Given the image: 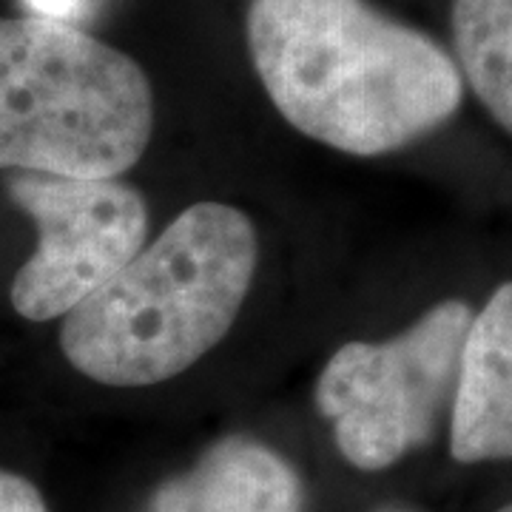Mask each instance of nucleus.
Masks as SVG:
<instances>
[{
  "label": "nucleus",
  "mask_w": 512,
  "mask_h": 512,
  "mask_svg": "<svg viewBox=\"0 0 512 512\" xmlns=\"http://www.w3.org/2000/svg\"><path fill=\"white\" fill-rule=\"evenodd\" d=\"M248 49L276 111L316 143L379 157L461 106L439 43L367 0H251Z\"/></svg>",
  "instance_id": "1"
},
{
  "label": "nucleus",
  "mask_w": 512,
  "mask_h": 512,
  "mask_svg": "<svg viewBox=\"0 0 512 512\" xmlns=\"http://www.w3.org/2000/svg\"><path fill=\"white\" fill-rule=\"evenodd\" d=\"M256 256L248 214L225 202H197L63 316L60 350L92 382H168L234 328Z\"/></svg>",
  "instance_id": "2"
},
{
  "label": "nucleus",
  "mask_w": 512,
  "mask_h": 512,
  "mask_svg": "<svg viewBox=\"0 0 512 512\" xmlns=\"http://www.w3.org/2000/svg\"><path fill=\"white\" fill-rule=\"evenodd\" d=\"M151 131L137 60L66 20L0 18V168L114 180Z\"/></svg>",
  "instance_id": "3"
},
{
  "label": "nucleus",
  "mask_w": 512,
  "mask_h": 512,
  "mask_svg": "<svg viewBox=\"0 0 512 512\" xmlns=\"http://www.w3.org/2000/svg\"><path fill=\"white\" fill-rule=\"evenodd\" d=\"M473 311L447 299L387 342H348L322 367L316 407L342 458L379 473L436 436L456 396Z\"/></svg>",
  "instance_id": "4"
},
{
  "label": "nucleus",
  "mask_w": 512,
  "mask_h": 512,
  "mask_svg": "<svg viewBox=\"0 0 512 512\" xmlns=\"http://www.w3.org/2000/svg\"><path fill=\"white\" fill-rule=\"evenodd\" d=\"M6 191L37 225V248L12 282V308L29 322L66 316L143 248L146 200L117 180L18 171Z\"/></svg>",
  "instance_id": "5"
},
{
  "label": "nucleus",
  "mask_w": 512,
  "mask_h": 512,
  "mask_svg": "<svg viewBox=\"0 0 512 512\" xmlns=\"http://www.w3.org/2000/svg\"><path fill=\"white\" fill-rule=\"evenodd\" d=\"M450 453L461 464L512 461V282L473 313L450 407Z\"/></svg>",
  "instance_id": "6"
},
{
  "label": "nucleus",
  "mask_w": 512,
  "mask_h": 512,
  "mask_svg": "<svg viewBox=\"0 0 512 512\" xmlns=\"http://www.w3.org/2000/svg\"><path fill=\"white\" fill-rule=\"evenodd\" d=\"M305 487L291 461L251 436H225L191 470L163 481L143 512H302Z\"/></svg>",
  "instance_id": "7"
},
{
  "label": "nucleus",
  "mask_w": 512,
  "mask_h": 512,
  "mask_svg": "<svg viewBox=\"0 0 512 512\" xmlns=\"http://www.w3.org/2000/svg\"><path fill=\"white\" fill-rule=\"evenodd\" d=\"M453 37L467 83L512 134V0H453Z\"/></svg>",
  "instance_id": "8"
},
{
  "label": "nucleus",
  "mask_w": 512,
  "mask_h": 512,
  "mask_svg": "<svg viewBox=\"0 0 512 512\" xmlns=\"http://www.w3.org/2000/svg\"><path fill=\"white\" fill-rule=\"evenodd\" d=\"M0 512H49V507L29 478L0 470Z\"/></svg>",
  "instance_id": "9"
},
{
  "label": "nucleus",
  "mask_w": 512,
  "mask_h": 512,
  "mask_svg": "<svg viewBox=\"0 0 512 512\" xmlns=\"http://www.w3.org/2000/svg\"><path fill=\"white\" fill-rule=\"evenodd\" d=\"M32 9H35L37 18H49V20H66L72 18L80 6V0H26Z\"/></svg>",
  "instance_id": "10"
},
{
  "label": "nucleus",
  "mask_w": 512,
  "mask_h": 512,
  "mask_svg": "<svg viewBox=\"0 0 512 512\" xmlns=\"http://www.w3.org/2000/svg\"><path fill=\"white\" fill-rule=\"evenodd\" d=\"M373 512H416V510H410V507H399V504H387V507H379V510H373Z\"/></svg>",
  "instance_id": "11"
},
{
  "label": "nucleus",
  "mask_w": 512,
  "mask_h": 512,
  "mask_svg": "<svg viewBox=\"0 0 512 512\" xmlns=\"http://www.w3.org/2000/svg\"><path fill=\"white\" fill-rule=\"evenodd\" d=\"M498 512H512V504H507V507H501V510Z\"/></svg>",
  "instance_id": "12"
}]
</instances>
